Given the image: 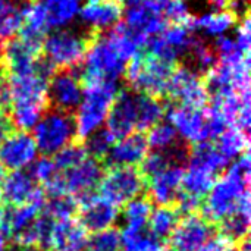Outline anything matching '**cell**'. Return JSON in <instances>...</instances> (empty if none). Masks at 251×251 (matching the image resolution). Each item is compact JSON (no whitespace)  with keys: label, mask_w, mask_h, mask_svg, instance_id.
<instances>
[{"label":"cell","mask_w":251,"mask_h":251,"mask_svg":"<svg viewBox=\"0 0 251 251\" xmlns=\"http://www.w3.org/2000/svg\"><path fill=\"white\" fill-rule=\"evenodd\" d=\"M250 151H246L215 181L201 201L199 215L215 226L226 216L232 215L241 197L250 191Z\"/></svg>","instance_id":"cell-1"},{"label":"cell","mask_w":251,"mask_h":251,"mask_svg":"<svg viewBox=\"0 0 251 251\" xmlns=\"http://www.w3.org/2000/svg\"><path fill=\"white\" fill-rule=\"evenodd\" d=\"M118 93L116 82L99 81L85 84L74 115L76 143L82 144L91 134L103 128Z\"/></svg>","instance_id":"cell-2"},{"label":"cell","mask_w":251,"mask_h":251,"mask_svg":"<svg viewBox=\"0 0 251 251\" xmlns=\"http://www.w3.org/2000/svg\"><path fill=\"white\" fill-rule=\"evenodd\" d=\"M174 69L175 65L159 60L146 51L144 54L138 53L126 63L124 76L134 93L159 99L166 94Z\"/></svg>","instance_id":"cell-3"},{"label":"cell","mask_w":251,"mask_h":251,"mask_svg":"<svg viewBox=\"0 0 251 251\" xmlns=\"http://www.w3.org/2000/svg\"><path fill=\"white\" fill-rule=\"evenodd\" d=\"M79 79L84 84L110 81L116 82L125 72L126 62L116 53L106 35L90 34Z\"/></svg>","instance_id":"cell-4"},{"label":"cell","mask_w":251,"mask_h":251,"mask_svg":"<svg viewBox=\"0 0 251 251\" xmlns=\"http://www.w3.org/2000/svg\"><path fill=\"white\" fill-rule=\"evenodd\" d=\"M32 129V138L35 141L37 150L46 157H53L66 146L76 143V131L72 113L47 109Z\"/></svg>","instance_id":"cell-5"},{"label":"cell","mask_w":251,"mask_h":251,"mask_svg":"<svg viewBox=\"0 0 251 251\" xmlns=\"http://www.w3.org/2000/svg\"><path fill=\"white\" fill-rule=\"evenodd\" d=\"M88 43L90 35L63 28L46 35L41 51L46 56L44 60L53 69H72L84 60Z\"/></svg>","instance_id":"cell-6"},{"label":"cell","mask_w":251,"mask_h":251,"mask_svg":"<svg viewBox=\"0 0 251 251\" xmlns=\"http://www.w3.org/2000/svg\"><path fill=\"white\" fill-rule=\"evenodd\" d=\"M163 1L165 0H138L128 4L122 24L140 47L166 28Z\"/></svg>","instance_id":"cell-7"},{"label":"cell","mask_w":251,"mask_h":251,"mask_svg":"<svg viewBox=\"0 0 251 251\" xmlns=\"http://www.w3.org/2000/svg\"><path fill=\"white\" fill-rule=\"evenodd\" d=\"M147 181L138 168H109L99 184V196L116 207L143 196Z\"/></svg>","instance_id":"cell-8"},{"label":"cell","mask_w":251,"mask_h":251,"mask_svg":"<svg viewBox=\"0 0 251 251\" xmlns=\"http://www.w3.org/2000/svg\"><path fill=\"white\" fill-rule=\"evenodd\" d=\"M166 94L179 106L187 107L204 109L209 101L203 76L194 68L187 65L175 66L168 82Z\"/></svg>","instance_id":"cell-9"},{"label":"cell","mask_w":251,"mask_h":251,"mask_svg":"<svg viewBox=\"0 0 251 251\" xmlns=\"http://www.w3.org/2000/svg\"><path fill=\"white\" fill-rule=\"evenodd\" d=\"M218 234L216 226L204 221L199 213L182 216L178 226L165 243L166 251H200Z\"/></svg>","instance_id":"cell-10"},{"label":"cell","mask_w":251,"mask_h":251,"mask_svg":"<svg viewBox=\"0 0 251 251\" xmlns=\"http://www.w3.org/2000/svg\"><path fill=\"white\" fill-rule=\"evenodd\" d=\"M169 124L174 126L181 140L194 146L210 141L206 109H196L187 106H171L166 109Z\"/></svg>","instance_id":"cell-11"},{"label":"cell","mask_w":251,"mask_h":251,"mask_svg":"<svg viewBox=\"0 0 251 251\" xmlns=\"http://www.w3.org/2000/svg\"><path fill=\"white\" fill-rule=\"evenodd\" d=\"M46 201L43 188L35 184L28 171H15L6 175L0 190V203L3 207H16L28 203L44 206Z\"/></svg>","instance_id":"cell-12"},{"label":"cell","mask_w":251,"mask_h":251,"mask_svg":"<svg viewBox=\"0 0 251 251\" xmlns=\"http://www.w3.org/2000/svg\"><path fill=\"white\" fill-rule=\"evenodd\" d=\"M76 222L91 234L109 229L118 219L119 207L113 206L99 194H90L82 199H78Z\"/></svg>","instance_id":"cell-13"},{"label":"cell","mask_w":251,"mask_h":251,"mask_svg":"<svg viewBox=\"0 0 251 251\" xmlns=\"http://www.w3.org/2000/svg\"><path fill=\"white\" fill-rule=\"evenodd\" d=\"M82 97V84L79 75L72 69H60L53 72L49 79L47 99L51 109L72 113L76 110Z\"/></svg>","instance_id":"cell-14"},{"label":"cell","mask_w":251,"mask_h":251,"mask_svg":"<svg viewBox=\"0 0 251 251\" xmlns=\"http://www.w3.org/2000/svg\"><path fill=\"white\" fill-rule=\"evenodd\" d=\"M37 146L31 134L12 131L0 146V166L6 172L24 171L37 157Z\"/></svg>","instance_id":"cell-15"},{"label":"cell","mask_w":251,"mask_h":251,"mask_svg":"<svg viewBox=\"0 0 251 251\" xmlns=\"http://www.w3.org/2000/svg\"><path fill=\"white\" fill-rule=\"evenodd\" d=\"M41 46L32 44L24 38H13L0 47V65L6 76L22 75L34 71L38 65Z\"/></svg>","instance_id":"cell-16"},{"label":"cell","mask_w":251,"mask_h":251,"mask_svg":"<svg viewBox=\"0 0 251 251\" xmlns=\"http://www.w3.org/2000/svg\"><path fill=\"white\" fill-rule=\"evenodd\" d=\"M106 129L116 141L137 132V93L119 91L116 94L106 119Z\"/></svg>","instance_id":"cell-17"},{"label":"cell","mask_w":251,"mask_h":251,"mask_svg":"<svg viewBox=\"0 0 251 251\" xmlns=\"http://www.w3.org/2000/svg\"><path fill=\"white\" fill-rule=\"evenodd\" d=\"M104 171L106 169L100 162L91 157H85L72 169L62 172L68 196H72L78 200L85 196L94 194L104 175Z\"/></svg>","instance_id":"cell-18"},{"label":"cell","mask_w":251,"mask_h":251,"mask_svg":"<svg viewBox=\"0 0 251 251\" xmlns=\"http://www.w3.org/2000/svg\"><path fill=\"white\" fill-rule=\"evenodd\" d=\"M149 153L146 135L141 132L129 134L128 137L115 141L110 151L101 162L104 169L109 168H135L140 166Z\"/></svg>","instance_id":"cell-19"},{"label":"cell","mask_w":251,"mask_h":251,"mask_svg":"<svg viewBox=\"0 0 251 251\" xmlns=\"http://www.w3.org/2000/svg\"><path fill=\"white\" fill-rule=\"evenodd\" d=\"M122 4L116 0H87L81 4L78 16L82 24L91 29V34H99L104 29H112L121 22Z\"/></svg>","instance_id":"cell-20"},{"label":"cell","mask_w":251,"mask_h":251,"mask_svg":"<svg viewBox=\"0 0 251 251\" xmlns=\"http://www.w3.org/2000/svg\"><path fill=\"white\" fill-rule=\"evenodd\" d=\"M184 166L179 165H172L166 168L163 172L147 181V188L146 194L151 200L153 204L157 206H175L179 190H181V182L184 176Z\"/></svg>","instance_id":"cell-21"},{"label":"cell","mask_w":251,"mask_h":251,"mask_svg":"<svg viewBox=\"0 0 251 251\" xmlns=\"http://www.w3.org/2000/svg\"><path fill=\"white\" fill-rule=\"evenodd\" d=\"M250 191H247L241 197L237 210L232 215L226 216L222 222H219V225L216 226L218 235L234 246H238L243 240H246L250 231Z\"/></svg>","instance_id":"cell-22"},{"label":"cell","mask_w":251,"mask_h":251,"mask_svg":"<svg viewBox=\"0 0 251 251\" xmlns=\"http://www.w3.org/2000/svg\"><path fill=\"white\" fill-rule=\"evenodd\" d=\"M87 241L88 232L76 222V219L54 221L50 251H85Z\"/></svg>","instance_id":"cell-23"},{"label":"cell","mask_w":251,"mask_h":251,"mask_svg":"<svg viewBox=\"0 0 251 251\" xmlns=\"http://www.w3.org/2000/svg\"><path fill=\"white\" fill-rule=\"evenodd\" d=\"M50 26L47 22V13L43 4L35 0L22 7V26H21V38L43 46V41L49 32Z\"/></svg>","instance_id":"cell-24"},{"label":"cell","mask_w":251,"mask_h":251,"mask_svg":"<svg viewBox=\"0 0 251 251\" xmlns=\"http://www.w3.org/2000/svg\"><path fill=\"white\" fill-rule=\"evenodd\" d=\"M238 18L231 10H212L199 18H191L187 24L190 31H201L207 37L219 38L237 25Z\"/></svg>","instance_id":"cell-25"},{"label":"cell","mask_w":251,"mask_h":251,"mask_svg":"<svg viewBox=\"0 0 251 251\" xmlns=\"http://www.w3.org/2000/svg\"><path fill=\"white\" fill-rule=\"evenodd\" d=\"M229 160L221 154V151L216 149L215 143L204 141L191 146L190 149V157L187 165H194L199 168L206 169L207 172L213 174L216 178H219L225 169L229 166Z\"/></svg>","instance_id":"cell-26"},{"label":"cell","mask_w":251,"mask_h":251,"mask_svg":"<svg viewBox=\"0 0 251 251\" xmlns=\"http://www.w3.org/2000/svg\"><path fill=\"white\" fill-rule=\"evenodd\" d=\"M182 215L175 206H157L149 218V234L159 243L165 244L175 228L178 226Z\"/></svg>","instance_id":"cell-27"},{"label":"cell","mask_w":251,"mask_h":251,"mask_svg":"<svg viewBox=\"0 0 251 251\" xmlns=\"http://www.w3.org/2000/svg\"><path fill=\"white\" fill-rule=\"evenodd\" d=\"M46 13L50 29H63L79 13L81 0H38Z\"/></svg>","instance_id":"cell-28"},{"label":"cell","mask_w":251,"mask_h":251,"mask_svg":"<svg viewBox=\"0 0 251 251\" xmlns=\"http://www.w3.org/2000/svg\"><path fill=\"white\" fill-rule=\"evenodd\" d=\"M166 113L160 99L137 93V132L144 134L157 125Z\"/></svg>","instance_id":"cell-29"},{"label":"cell","mask_w":251,"mask_h":251,"mask_svg":"<svg viewBox=\"0 0 251 251\" xmlns=\"http://www.w3.org/2000/svg\"><path fill=\"white\" fill-rule=\"evenodd\" d=\"M216 179L218 178L206 169L194 165H187L181 182V191L203 201Z\"/></svg>","instance_id":"cell-30"},{"label":"cell","mask_w":251,"mask_h":251,"mask_svg":"<svg viewBox=\"0 0 251 251\" xmlns=\"http://www.w3.org/2000/svg\"><path fill=\"white\" fill-rule=\"evenodd\" d=\"M22 26V7L12 0H0V47L13 40Z\"/></svg>","instance_id":"cell-31"},{"label":"cell","mask_w":251,"mask_h":251,"mask_svg":"<svg viewBox=\"0 0 251 251\" xmlns=\"http://www.w3.org/2000/svg\"><path fill=\"white\" fill-rule=\"evenodd\" d=\"M249 134L240 131L238 128H228L215 140L216 149L229 162L249 151Z\"/></svg>","instance_id":"cell-32"},{"label":"cell","mask_w":251,"mask_h":251,"mask_svg":"<svg viewBox=\"0 0 251 251\" xmlns=\"http://www.w3.org/2000/svg\"><path fill=\"white\" fill-rule=\"evenodd\" d=\"M151 212H153V203L146 193L128 201L124 206V218L126 221V228L146 229Z\"/></svg>","instance_id":"cell-33"},{"label":"cell","mask_w":251,"mask_h":251,"mask_svg":"<svg viewBox=\"0 0 251 251\" xmlns=\"http://www.w3.org/2000/svg\"><path fill=\"white\" fill-rule=\"evenodd\" d=\"M146 140L149 149H151L153 151H169L184 141L179 138L174 126L166 122H159L151 129H149Z\"/></svg>","instance_id":"cell-34"},{"label":"cell","mask_w":251,"mask_h":251,"mask_svg":"<svg viewBox=\"0 0 251 251\" xmlns=\"http://www.w3.org/2000/svg\"><path fill=\"white\" fill-rule=\"evenodd\" d=\"M159 38L178 56H182L190 51L193 43L196 41L194 32L190 31L185 25H178L172 24L171 26L165 28L160 34Z\"/></svg>","instance_id":"cell-35"},{"label":"cell","mask_w":251,"mask_h":251,"mask_svg":"<svg viewBox=\"0 0 251 251\" xmlns=\"http://www.w3.org/2000/svg\"><path fill=\"white\" fill-rule=\"evenodd\" d=\"M115 141L116 140L113 138V135L106 128H101V129L96 131L94 134H91L82 143V147L88 157L101 163L104 160V157L107 156V153L110 151Z\"/></svg>","instance_id":"cell-36"},{"label":"cell","mask_w":251,"mask_h":251,"mask_svg":"<svg viewBox=\"0 0 251 251\" xmlns=\"http://www.w3.org/2000/svg\"><path fill=\"white\" fill-rule=\"evenodd\" d=\"M157 244L147 229L125 228L121 232V251H151Z\"/></svg>","instance_id":"cell-37"},{"label":"cell","mask_w":251,"mask_h":251,"mask_svg":"<svg viewBox=\"0 0 251 251\" xmlns=\"http://www.w3.org/2000/svg\"><path fill=\"white\" fill-rule=\"evenodd\" d=\"M78 210V201L72 196H63L47 200L43 210L53 221H71L75 219Z\"/></svg>","instance_id":"cell-38"},{"label":"cell","mask_w":251,"mask_h":251,"mask_svg":"<svg viewBox=\"0 0 251 251\" xmlns=\"http://www.w3.org/2000/svg\"><path fill=\"white\" fill-rule=\"evenodd\" d=\"M85 251H121V231L112 226L88 235Z\"/></svg>","instance_id":"cell-39"},{"label":"cell","mask_w":251,"mask_h":251,"mask_svg":"<svg viewBox=\"0 0 251 251\" xmlns=\"http://www.w3.org/2000/svg\"><path fill=\"white\" fill-rule=\"evenodd\" d=\"M85 157H88V156H87L82 144L72 143V144L66 146L65 149H62L59 153H56L51 159L59 172H66V171L72 169L74 166H76L78 163H81Z\"/></svg>","instance_id":"cell-40"},{"label":"cell","mask_w":251,"mask_h":251,"mask_svg":"<svg viewBox=\"0 0 251 251\" xmlns=\"http://www.w3.org/2000/svg\"><path fill=\"white\" fill-rule=\"evenodd\" d=\"M194 60V65H196V71L197 72H203L206 74L207 71H210L216 62H218V56L213 50V47H210L207 43L204 41H200V40H196L188 51Z\"/></svg>","instance_id":"cell-41"},{"label":"cell","mask_w":251,"mask_h":251,"mask_svg":"<svg viewBox=\"0 0 251 251\" xmlns=\"http://www.w3.org/2000/svg\"><path fill=\"white\" fill-rule=\"evenodd\" d=\"M28 168H29V169H26L28 174L35 181V184L40 187L44 185L57 172V169L53 163V159L46 157V156H43L41 159H35Z\"/></svg>","instance_id":"cell-42"},{"label":"cell","mask_w":251,"mask_h":251,"mask_svg":"<svg viewBox=\"0 0 251 251\" xmlns=\"http://www.w3.org/2000/svg\"><path fill=\"white\" fill-rule=\"evenodd\" d=\"M234 43L237 44V47L243 51V53H250L251 46V22L249 13L243 16L241 22L237 26L235 31V38Z\"/></svg>","instance_id":"cell-43"},{"label":"cell","mask_w":251,"mask_h":251,"mask_svg":"<svg viewBox=\"0 0 251 251\" xmlns=\"http://www.w3.org/2000/svg\"><path fill=\"white\" fill-rule=\"evenodd\" d=\"M13 131V125L10 122V118L7 115V112L0 110V146L4 141V138Z\"/></svg>","instance_id":"cell-44"},{"label":"cell","mask_w":251,"mask_h":251,"mask_svg":"<svg viewBox=\"0 0 251 251\" xmlns=\"http://www.w3.org/2000/svg\"><path fill=\"white\" fill-rule=\"evenodd\" d=\"M209 4L213 7V10H228L229 0H209Z\"/></svg>","instance_id":"cell-45"},{"label":"cell","mask_w":251,"mask_h":251,"mask_svg":"<svg viewBox=\"0 0 251 251\" xmlns=\"http://www.w3.org/2000/svg\"><path fill=\"white\" fill-rule=\"evenodd\" d=\"M10 251H41L34 246H10Z\"/></svg>","instance_id":"cell-46"},{"label":"cell","mask_w":251,"mask_h":251,"mask_svg":"<svg viewBox=\"0 0 251 251\" xmlns=\"http://www.w3.org/2000/svg\"><path fill=\"white\" fill-rule=\"evenodd\" d=\"M6 175H7V172L0 166V190H1V187H3V182H4V179H6Z\"/></svg>","instance_id":"cell-47"},{"label":"cell","mask_w":251,"mask_h":251,"mask_svg":"<svg viewBox=\"0 0 251 251\" xmlns=\"http://www.w3.org/2000/svg\"><path fill=\"white\" fill-rule=\"evenodd\" d=\"M151 251H166V249H165V244H157Z\"/></svg>","instance_id":"cell-48"},{"label":"cell","mask_w":251,"mask_h":251,"mask_svg":"<svg viewBox=\"0 0 251 251\" xmlns=\"http://www.w3.org/2000/svg\"><path fill=\"white\" fill-rule=\"evenodd\" d=\"M118 3H128V4H131V3H135V1H138V0H116Z\"/></svg>","instance_id":"cell-49"},{"label":"cell","mask_w":251,"mask_h":251,"mask_svg":"<svg viewBox=\"0 0 251 251\" xmlns=\"http://www.w3.org/2000/svg\"><path fill=\"white\" fill-rule=\"evenodd\" d=\"M3 213H4V207L0 203V224H1V219H3Z\"/></svg>","instance_id":"cell-50"}]
</instances>
